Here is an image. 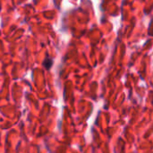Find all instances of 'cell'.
I'll return each mask as SVG.
<instances>
[{
	"label": "cell",
	"mask_w": 153,
	"mask_h": 153,
	"mask_svg": "<svg viewBox=\"0 0 153 153\" xmlns=\"http://www.w3.org/2000/svg\"><path fill=\"white\" fill-rule=\"evenodd\" d=\"M53 65V59L50 58V57H46L45 60L43 61V66L47 69V70H49Z\"/></svg>",
	"instance_id": "cell-1"
}]
</instances>
